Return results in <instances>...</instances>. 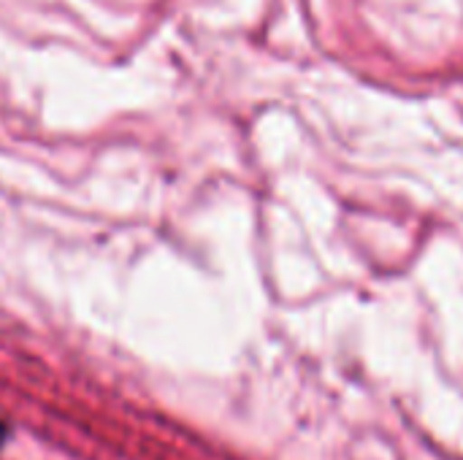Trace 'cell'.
Listing matches in <instances>:
<instances>
[{"mask_svg": "<svg viewBox=\"0 0 463 460\" xmlns=\"http://www.w3.org/2000/svg\"><path fill=\"white\" fill-rule=\"evenodd\" d=\"M3 439H5V426L0 423V445H3Z\"/></svg>", "mask_w": 463, "mask_h": 460, "instance_id": "obj_1", "label": "cell"}]
</instances>
